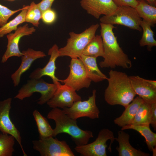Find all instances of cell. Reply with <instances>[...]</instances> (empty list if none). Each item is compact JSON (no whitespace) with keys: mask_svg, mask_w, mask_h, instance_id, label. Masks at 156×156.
I'll return each instance as SVG.
<instances>
[{"mask_svg":"<svg viewBox=\"0 0 156 156\" xmlns=\"http://www.w3.org/2000/svg\"><path fill=\"white\" fill-rule=\"evenodd\" d=\"M15 139L12 135L0 134V156H12L14 152V148Z\"/></svg>","mask_w":156,"mask_h":156,"instance_id":"cell-28","label":"cell"},{"mask_svg":"<svg viewBox=\"0 0 156 156\" xmlns=\"http://www.w3.org/2000/svg\"><path fill=\"white\" fill-rule=\"evenodd\" d=\"M140 26L143 30L142 37L139 42L141 47L147 46L148 49L156 46V41L154 37L153 31L151 29V26L148 22L142 19Z\"/></svg>","mask_w":156,"mask_h":156,"instance_id":"cell-27","label":"cell"},{"mask_svg":"<svg viewBox=\"0 0 156 156\" xmlns=\"http://www.w3.org/2000/svg\"><path fill=\"white\" fill-rule=\"evenodd\" d=\"M83 55L97 57H103L104 48L101 35H95L84 48Z\"/></svg>","mask_w":156,"mask_h":156,"instance_id":"cell-23","label":"cell"},{"mask_svg":"<svg viewBox=\"0 0 156 156\" xmlns=\"http://www.w3.org/2000/svg\"><path fill=\"white\" fill-rule=\"evenodd\" d=\"M36 30L34 27H29L28 24H26L18 27L14 33L7 34V48L2 57L1 62H6L9 58L12 56L21 57L23 53L20 51L18 46L20 39L24 36L32 34Z\"/></svg>","mask_w":156,"mask_h":156,"instance_id":"cell-13","label":"cell"},{"mask_svg":"<svg viewBox=\"0 0 156 156\" xmlns=\"http://www.w3.org/2000/svg\"><path fill=\"white\" fill-rule=\"evenodd\" d=\"M33 149L41 156H74L75 154L64 140L53 137L39 138L32 142Z\"/></svg>","mask_w":156,"mask_h":156,"instance_id":"cell-8","label":"cell"},{"mask_svg":"<svg viewBox=\"0 0 156 156\" xmlns=\"http://www.w3.org/2000/svg\"><path fill=\"white\" fill-rule=\"evenodd\" d=\"M98 24H93L79 34L69 33L70 37L66 45L59 49L60 57L67 56L71 58H77L82 54L87 45L95 35L99 27Z\"/></svg>","mask_w":156,"mask_h":156,"instance_id":"cell-4","label":"cell"},{"mask_svg":"<svg viewBox=\"0 0 156 156\" xmlns=\"http://www.w3.org/2000/svg\"><path fill=\"white\" fill-rule=\"evenodd\" d=\"M55 0H42L37 5L42 13L44 11L51 8L52 5Z\"/></svg>","mask_w":156,"mask_h":156,"instance_id":"cell-33","label":"cell"},{"mask_svg":"<svg viewBox=\"0 0 156 156\" xmlns=\"http://www.w3.org/2000/svg\"><path fill=\"white\" fill-rule=\"evenodd\" d=\"M81 100V97L76 91L66 84L62 85L60 83L57 85L56 90L47 103L52 108L63 109L71 107L75 102Z\"/></svg>","mask_w":156,"mask_h":156,"instance_id":"cell-12","label":"cell"},{"mask_svg":"<svg viewBox=\"0 0 156 156\" xmlns=\"http://www.w3.org/2000/svg\"><path fill=\"white\" fill-rule=\"evenodd\" d=\"M151 105V121L150 124L154 130H156V103Z\"/></svg>","mask_w":156,"mask_h":156,"instance_id":"cell-34","label":"cell"},{"mask_svg":"<svg viewBox=\"0 0 156 156\" xmlns=\"http://www.w3.org/2000/svg\"><path fill=\"white\" fill-rule=\"evenodd\" d=\"M4 0L12 1H14L16 0Z\"/></svg>","mask_w":156,"mask_h":156,"instance_id":"cell-37","label":"cell"},{"mask_svg":"<svg viewBox=\"0 0 156 156\" xmlns=\"http://www.w3.org/2000/svg\"><path fill=\"white\" fill-rule=\"evenodd\" d=\"M129 134L123 130L119 131L115 140L119 146L116 148L119 156H149L150 154L133 147L129 142Z\"/></svg>","mask_w":156,"mask_h":156,"instance_id":"cell-18","label":"cell"},{"mask_svg":"<svg viewBox=\"0 0 156 156\" xmlns=\"http://www.w3.org/2000/svg\"><path fill=\"white\" fill-rule=\"evenodd\" d=\"M143 101L139 96L134 98L125 108L122 114L114 120L115 124L121 127L130 125L133 120L139 107Z\"/></svg>","mask_w":156,"mask_h":156,"instance_id":"cell-20","label":"cell"},{"mask_svg":"<svg viewBox=\"0 0 156 156\" xmlns=\"http://www.w3.org/2000/svg\"><path fill=\"white\" fill-rule=\"evenodd\" d=\"M146 81L155 88H156V81L146 79Z\"/></svg>","mask_w":156,"mask_h":156,"instance_id":"cell-35","label":"cell"},{"mask_svg":"<svg viewBox=\"0 0 156 156\" xmlns=\"http://www.w3.org/2000/svg\"><path fill=\"white\" fill-rule=\"evenodd\" d=\"M109 75L108 86L104 92L105 101L110 105H120L126 108L136 95L129 76L125 73L113 70Z\"/></svg>","mask_w":156,"mask_h":156,"instance_id":"cell-2","label":"cell"},{"mask_svg":"<svg viewBox=\"0 0 156 156\" xmlns=\"http://www.w3.org/2000/svg\"><path fill=\"white\" fill-rule=\"evenodd\" d=\"M57 14L55 11L51 8L47 9L42 13L41 19L43 22L47 24H51L56 20Z\"/></svg>","mask_w":156,"mask_h":156,"instance_id":"cell-31","label":"cell"},{"mask_svg":"<svg viewBox=\"0 0 156 156\" xmlns=\"http://www.w3.org/2000/svg\"><path fill=\"white\" fill-rule=\"evenodd\" d=\"M28 7L29 5H23V9L17 16L0 27V38L13 31H16L20 24L25 22V16Z\"/></svg>","mask_w":156,"mask_h":156,"instance_id":"cell-26","label":"cell"},{"mask_svg":"<svg viewBox=\"0 0 156 156\" xmlns=\"http://www.w3.org/2000/svg\"><path fill=\"white\" fill-rule=\"evenodd\" d=\"M57 88L56 85L48 83L41 78L30 79L19 90L14 98L22 100L30 97L35 92H39L41 96L38 100L37 103L42 105L51 99Z\"/></svg>","mask_w":156,"mask_h":156,"instance_id":"cell-5","label":"cell"},{"mask_svg":"<svg viewBox=\"0 0 156 156\" xmlns=\"http://www.w3.org/2000/svg\"><path fill=\"white\" fill-rule=\"evenodd\" d=\"M121 129H133L136 131L144 138L148 148L150 151H152L156 148V133L151 130L150 125H128L121 127Z\"/></svg>","mask_w":156,"mask_h":156,"instance_id":"cell-21","label":"cell"},{"mask_svg":"<svg viewBox=\"0 0 156 156\" xmlns=\"http://www.w3.org/2000/svg\"><path fill=\"white\" fill-rule=\"evenodd\" d=\"M101 36L104 48L103 60L99 63L102 68H114L119 66L129 69L132 62L120 46L113 31V25L100 23Z\"/></svg>","mask_w":156,"mask_h":156,"instance_id":"cell-1","label":"cell"},{"mask_svg":"<svg viewBox=\"0 0 156 156\" xmlns=\"http://www.w3.org/2000/svg\"><path fill=\"white\" fill-rule=\"evenodd\" d=\"M142 20L135 9L128 6H118L112 14L100 19L101 23L122 25L140 31L142 30L140 26Z\"/></svg>","mask_w":156,"mask_h":156,"instance_id":"cell-6","label":"cell"},{"mask_svg":"<svg viewBox=\"0 0 156 156\" xmlns=\"http://www.w3.org/2000/svg\"><path fill=\"white\" fill-rule=\"evenodd\" d=\"M118 6H128L135 8L138 2L137 0H113Z\"/></svg>","mask_w":156,"mask_h":156,"instance_id":"cell-32","label":"cell"},{"mask_svg":"<svg viewBox=\"0 0 156 156\" xmlns=\"http://www.w3.org/2000/svg\"><path fill=\"white\" fill-rule=\"evenodd\" d=\"M48 119L54 120L55 127L53 129V137L61 133L69 135L76 146L86 144L91 138L93 137V133L89 130H84L77 125L76 120L67 116L63 110L58 108H53L47 116Z\"/></svg>","mask_w":156,"mask_h":156,"instance_id":"cell-3","label":"cell"},{"mask_svg":"<svg viewBox=\"0 0 156 156\" xmlns=\"http://www.w3.org/2000/svg\"><path fill=\"white\" fill-rule=\"evenodd\" d=\"M23 9V7L17 10H12L0 4V27L7 23L8 20L12 15L21 11Z\"/></svg>","mask_w":156,"mask_h":156,"instance_id":"cell-30","label":"cell"},{"mask_svg":"<svg viewBox=\"0 0 156 156\" xmlns=\"http://www.w3.org/2000/svg\"><path fill=\"white\" fill-rule=\"evenodd\" d=\"M150 5L156 6V0H144Z\"/></svg>","mask_w":156,"mask_h":156,"instance_id":"cell-36","label":"cell"},{"mask_svg":"<svg viewBox=\"0 0 156 156\" xmlns=\"http://www.w3.org/2000/svg\"><path fill=\"white\" fill-rule=\"evenodd\" d=\"M78 58L83 63L87 75L92 81L97 83L107 79V76L98 68L96 58L82 54Z\"/></svg>","mask_w":156,"mask_h":156,"instance_id":"cell-19","label":"cell"},{"mask_svg":"<svg viewBox=\"0 0 156 156\" xmlns=\"http://www.w3.org/2000/svg\"><path fill=\"white\" fill-rule=\"evenodd\" d=\"M59 48L56 44H55L50 49L48 54L50 56L49 61L46 66L42 68H38L34 70L30 74V79H39L44 76L50 77L53 83L58 85L60 84V79L55 75L56 69L55 61L57 59L60 57Z\"/></svg>","mask_w":156,"mask_h":156,"instance_id":"cell-15","label":"cell"},{"mask_svg":"<svg viewBox=\"0 0 156 156\" xmlns=\"http://www.w3.org/2000/svg\"><path fill=\"white\" fill-rule=\"evenodd\" d=\"M42 12L37 4L32 2L29 7L26 14L25 22L31 23L34 26L38 27L39 21L41 19Z\"/></svg>","mask_w":156,"mask_h":156,"instance_id":"cell-29","label":"cell"},{"mask_svg":"<svg viewBox=\"0 0 156 156\" xmlns=\"http://www.w3.org/2000/svg\"><path fill=\"white\" fill-rule=\"evenodd\" d=\"M137 0L138 3L135 9L138 15L151 26H154L156 24V7L144 0Z\"/></svg>","mask_w":156,"mask_h":156,"instance_id":"cell-22","label":"cell"},{"mask_svg":"<svg viewBox=\"0 0 156 156\" xmlns=\"http://www.w3.org/2000/svg\"><path fill=\"white\" fill-rule=\"evenodd\" d=\"M12 99L9 98L0 101V131L13 136L17 141L22 150L24 156H27L23 147L21 138L19 131L15 127L10 117Z\"/></svg>","mask_w":156,"mask_h":156,"instance_id":"cell-11","label":"cell"},{"mask_svg":"<svg viewBox=\"0 0 156 156\" xmlns=\"http://www.w3.org/2000/svg\"><path fill=\"white\" fill-rule=\"evenodd\" d=\"M69 66L70 71L68 76L64 80H60V82L76 91L89 88L92 81L88 76L81 61L78 58H71Z\"/></svg>","mask_w":156,"mask_h":156,"instance_id":"cell-10","label":"cell"},{"mask_svg":"<svg viewBox=\"0 0 156 156\" xmlns=\"http://www.w3.org/2000/svg\"><path fill=\"white\" fill-rule=\"evenodd\" d=\"M151 114V105L143 101L139 107L133 120L129 125H150Z\"/></svg>","mask_w":156,"mask_h":156,"instance_id":"cell-24","label":"cell"},{"mask_svg":"<svg viewBox=\"0 0 156 156\" xmlns=\"http://www.w3.org/2000/svg\"><path fill=\"white\" fill-rule=\"evenodd\" d=\"M32 114L37 127L39 138L53 137V129L47 118L36 109L33 111Z\"/></svg>","mask_w":156,"mask_h":156,"instance_id":"cell-25","label":"cell"},{"mask_svg":"<svg viewBox=\"0 0 156 156\" xmlns=\"http://www.w3.org/2000/svg\"><path fill=\"white\" fill-rule=\"evenodd\" d=\"M133 90L136 95L144 102L150 104L156 103V88L147 82L145 79L138 76H129Z\"/></svg>","mask_w":156,"mask_h":156,"instance_id":"cell-16","label":"cell"},{"mask_svg":"<svg viewBox=\"0 0 156 156\" xmlns=\"http://www.w3.org/2000/svg\"><path fill=\"white\" fill-rule=\"evenodd\" d=\"M80 4L88 14L97 19L101 15L112 14L118 7L113 0H81Z\"/></svg>","mask_w":156,"mask_h":156,"instance_id":"cell-14","label":"cell"},{"mask_svg":"<svg viewBox=\"0 0 156 156\" xmlns=\"http://www.w3.org/2000/svg\"><path fill=\"white\" fill-rule=\"evenodd\" d=\"M96 92L95 89L93 90L92 95L87 100L76 102L71 107L64 108L63 110L69 117L75 120L85 117L92 119L99 118L100 112L96 104Z\"/></svg>","mask_w":156,"mask_h":156,"instance_id":"cell-9","label":"cell"},{"mask_svg":"<svg viewBox=\"0 0 156 156\" xmlns=\"http://www.w3.org/2000/svg\"><path fill=\"white\" fill-rule=\"evenodd\" d=\"M115 140L113 132L108 129L104 128L99 131L94 142L85 145L76 146L74 149L81 156H107V142L109 140L111 141L108 149L111 152V145Z\"/></svg>","mask_w":156,"mask_h":156,"instance_id":"cell-7","label":"cell"},{"mask_svg":"<svg viewBox=\"0 0 156 156\" xmlns=\"http://www.w3.org/2000/svg\"><path fill=\"white\" fill-rule=\"evenodd\" d=\"M21 57V62L18 69L11 76L14 86L19 84L22 75L29 69L32 63L36 59L43 58L46 56L43 51L35 50L29 48L23 51Z\"/></svg>","mask_w":156,"mask_h":156,"instance_id":"cell-17","label":"cell"}]
</instances>
